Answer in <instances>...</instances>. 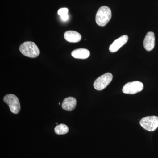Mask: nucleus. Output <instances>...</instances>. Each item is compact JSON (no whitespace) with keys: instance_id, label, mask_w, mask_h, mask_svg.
Returning a JSON list of instances; mask_svg holds the SVG:
<instances>
[{"instance_id":"1","label":"nucleus","mask_w":158,"mask_h":158,"mask_svg":"<svg viewBox=\"0 0 158 158\" xmlns=\"http://www.w3.org/2000/svg\"><path fill=\"white\" fill-rule=\"evenodd\" d=\"M20 52L26 56L35 58L39 56L40 51L36 44L32 41H26L20 46Z\"/></svg>"},{"instance_id":"2","label":"nucleus","mask_w":158,"mask_h":158,"mask_svg":"<svg viewBox=\"0 0 158 158\" xmlns=\"http://www.w3.org/2000/svg\"><path fill=\"white\" fill-rule=\"evenodd\" d=\"M112 18V11L109 7L103 6L99 9L97 12L95 21L100 27H104L110 22Z\"/></svg>"},{"instance_id":"3","label":"nucleus","mask_w":158,"mask_h":158,"mask_svg":"<svg viewBox=\"0 0 158 158\" xmlns=\"http://www.w3.org/2000/svg\"><path fill=\"white\" fill-rule=\"evenodd\" d=\"M140 124L144 129L153 131L158 127V117L149 116L144 117L140 121Z\"/></svg>"},{"instance_id":"4","label":"nucleus","mask_w":158,"mask_h":158,"mask_svg":"<svg viewBox=\"0 0 158 158\" xmlns=\"http://www.w3.org/2000/svg\"><path fill=\"white\" fill-rule=\"evenodd\" d=\"M4 101L9 106L11 113L15 114L19 113L20 104L17 96L13 94H7L4 97Z\"/></svg>"},{"instance_id":"5","label":"nucleus","mask_w":158,"mask_h":158,"mask_svg":"<svg viewBox=\"0 0 158 158\" xmlns=\"http://www.w3.org/2000/svg\"><path fill=\"white\" fill-rule=\"evenodd\" d=\"M113 78V75L110 73H105L95 80L94 83V87L96 90H103L111 83Z\"/></svg>"},{"instance_id":"6","label":"nucleus","mask_w":158,"mask_h":158,"mask_svg":"<svg viewBox=\"0 0 158 158\" xmlns=\"http://www.w3.org/2000/svg\"><path fill=\"white\" fill-rule=\"evenodd\" d=\"M144 88L143 83L138 81L129 82L123 88V92L125 94H134L140 92Z\"/></svg>"},{"instance_id":"7","label":"nucleus","mask_w":158,"mask_h":158,"mask_svg":"<svg viewBox=\"0 0 158 158\" xmlns=\"http://www.w3.org/2000/svg\"><path fill=\"white\" fill-rule=\"evenodd\" d=\"M128 40V37L126 35H124L116 39L110 46V49L111 52H116L118 51L123 46L127 43Z\"/></svg>"},{"instance_id":"8","label":"nucleus","mask_w":158,"mask_h":158,"mask_svg":"<svg viewBox=\"0 0 158 158\" xmlns=\"http://www.w3.org/2000/svg\"><path fill=\"white\" fill-rule=\"evenodd\" d=\"M155 44V37L154 33L148 32L145 36L143 42L144 48L147 51H151L154 48Z\"/></svg>"},{"instance_id":"9","label":"nucleus","mask_w":158,"mask_h":158,"mask_svg":"<svg viewBox=\"0 0 158 158\" xmlns=\"http://www.w3.org/2000/svg\"><path fill=\"white\" fill-rule=\"evenodd\" d=\"M64 36L65 40L71 43L80 42L82 38L81 34L75 31H67L65 32Z\"/></svg>"},{"instance_id":"10","label":"nucleus","mask_w":158,"mask_h":158,"mask_svg":"<svg viewBox=\"0 0 158 158\" xmlns=\"http://www.w3.org/2000/svg\"><path fill=\"white\" fill-rule=\"evenodd\" d=\"M77 106V100L72 97L64 99L62 104V109L68 111H72L74 110Z\"/></svg>"},{"instance_id":"11","label":"nucleus","mask_w":158,"mask_h":158,"mask_svg":"<svg viewBox=\"0 0 158 158\" xmlns=\"http://www.w3.org/2000/svg\"><path fill=\"white\" fill-rule=\"evenodd\" d=\"M71 55L76 59H86L90 56V52L87 49L78 48L73 51Z\"/></svg>"},{"instance_id":"12","label":"nucleus","mask_w":158,"mask_h":158,"mask_svg":"<svg viewBox=\"0 0 158 158\" xmlns=\"http://www.w3.org/2000/svg\"><path fill=\"white\" fill-rule=\"evenodd\" d=\"M69 129L67 125L64 124H60L56 127L55 128V133L57 135H65L69 132Z\"/></svg>"},{"instance_id":"13","label":"nucleus","mask_w":158,"mask_h":158,"mask_svg":"<svg viewBox=\"0 0 158 158\" xmlns=\"http://www.w3.org/2000/svg\"><path fill=\"white\" fill-rule=\"evenodd\" d=\"M69 10L67 8H61L58 11V14L60 15L61 19L63 21H66L69 19L68 15Z\"/></svg>"},{"instance_id":"14","label":"nucleus","mask_w":158,"mask_h":158,"mask_svg":"<svg viewBox=\"0 0 158 158\" xmlns=\"http://www.w3.org/2000/svg\"><path fill=\"white\" fill-rule=\"evenodd\" d=\"M59 105H60V102H59Z\"/></svg>"}]
</instances>
